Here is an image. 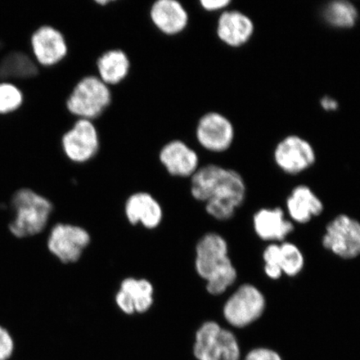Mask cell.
<instances>
[{
	"instance_id": "obj_20",
	"label": "cell",
	"mask_w": 360,
	"mask_h": 360,
	"mask_svg": "<svg viewBox=\"0 0 360 360\" xmlns=\"http://www.w3.org/2000/svg\"><path fill=\"white\" fill-rule=\"evenodd\" d=\"M98 77L108 86L123 82L130 71L129 58L122 49H110L98 57L96 63Z\"/></svg>"
},
{
	"instance_id": "obj_27",
	"label": "cell",
	"mask_w": 360,
	"mask_h": 360,
	"mask_svg": "<svg viewBox=\"0 0 360 360\" xmlns=\"http://www.w3.org/2000/svg\"><path fill=\"white\" fill-rule=\"evenodd\" d=\"M245 360H282L276 351L267 348H256L250 351Z\"/></svg>"
},
{
	"instance_id": "obj_10",
	"label": "cell",
	"mask_w": 360,
	"mask_h": 360,
	"mask_svg": "<svg viewBox=\"0 0 360 360\" xmlns=\"http://www.w3.org/2000/svg\"><path fill=\"white\" fill-rule=\"evenodd\" d=\"M235 127L218 112H209L198 121L195 136L200 146L211 153L227 151L235 141Z\"/></svg>"
},
{
	"instance_id": "obj_8",
	"label": "cell",
	"mask_w": 360,
	"mask_h": 360,
	"mask_svg": "<svg viewBox=\"0 0 360 360\" xmlns=\"http://www.w3.org/2000/svg\"><path fill=\"white\" fill-rule=\"evenodd\" d=\"M322 245L340 258L358 257L360 255V223L349 215H338L328 224Z\"/></svg>"
},
{
	"instance_id": "obj_21",
	"label": "cell",
	"mask_w": 360,
	"mask_h": 360,
	"mask_svg": "<svg viewBox=\"0 0 360 360\" xmlns=\"http://www.w3.org/2000/svg\"><path fill=\"white\" fill-rule=\"evenodd\" d=\"M38 73L32 58L20 51H4L0 42V79H30Z\"/></svg>"
},
{
	"instance_id": "obj_25",
	"label": "cell",
	"mask_w": 360,
	"mask_h": 360,
	"mask_svg": "<svg viewBox=\"0 0 360 360\" xmlns=\"http://www.w3.org/2000/svg\"><path fill=\"white\" fill-rule=\"evenodd\" d=\"M264 272L271 280H278L283 272L281 265L280 245L272 243L269 245L263 253Z\"/></svg>"
},
{
	"instance_id": "obj_5",
	"label": "cell",
	"mask_w": 360,
	"mask_h": 360,
	"mask_svg": "<svg viewBox=\"0 0 360 360\" xmlns=\"http://www.w3.org/2000/svg\"><path fill=\"white\" fill-rule=\"evenodd\" d=\"M193 355L197 360H240V348L233 332L206 321L196 331Z\"/></svg>"
},
{
	"instance_id": "obj_18",
	"label": "cell",
	"mask_w": 360,
	"mask_h": 360,
	"mask_svg": "<svg viewBox=\"0 0 360 360\" xmlns=\"http://www.w3.org/2000/svg\"><path fill=\"white\" fill-rule=\"evenodd\" d=\"M256 235L264 241H283L294 231V224L281 208L261 209L254 215Z\"/></svg>"
},
{
	"instance_id": "obj_16",
	"label": "cell",
	"mask_w": 360,
	"mask_h": 360,
	"mask_svg": "<svg viewBox=\"0 0 360 360\" xmlns=\"http://www.w3.org/2000/svg\"><path fill=\"white\" fill-rule=\"evenodd\" d=\"M150 17L155 28L169 36L182 33L190 21L186 8L177 0H158L150 7Z\"/></svg>"
},
{
	"instance_id": "obj_15",
	"label": "cell",
	"mask_w": 360,
	"mask_h": 360,
	"mask_svg": "<svg viewBox=\"0 0 360 360\" xmlns=\"http://www.w3.org/2000/svg\"><path fill=\"white\" fill-rule=\"evenodd\" d=\"M254 33V22L245 13L224 11L219 17L216 34L220 41L229 47L243 46L250 41Z\"/></svg>"
},
{
	"instance_id": "obj_12",
	"label": "cell",
	"mask_w": 360,
	"mask_h": 360,
	"mask_svg": "<svg viewBox=\"0 0 360 360\" xmlns=\"http://www.w3.org/2000/svg\"><path fill=\"white\" fill-rule=\"evenodd\" d=\"M155 289L146 278H126L116 292L115 304L129 315L146 313L154 304Z\"/></svg>"
},
{
	"instance_id": "obj_4",
	"label": "cell",
	"mask_w": 360,
	"mask_h": 360,
	"mask_svg": "<svg viewBox=\"0 0 360 360\" xmlns=\"http://www.w3.org/2000/svg\"><path fill=\"white\" fill-rule=\"evenodd\" d=\"M111 101L110 86L97 75H88L75 84L67 98L66 107L78 119L93 121L108 109Z\"/></svg>"
},
{
	"instance_id": "obj_24",
	"label": "cell",
	"mask_w": 360,
	"mask_h": 360,
	"mask_svg": "<svg viewBox=\"0 0 360 360\" xmlns=\"http://www.w3.org/2000/svg\"><path fill=\"white\" fill-rule=\"evenodd\" d=\"M24 102V96L16 85L8 83H0V114H10L19 109Z\"/></svg>"
},
{
	"instance_id": "obj_9",
	"label": "cell",
	"mask_w": 360,
	"mask_h": 360,
	"mask_svg": "<svg viewBox=\"0 0 360 360\" xmlns=\"http://www.w3.org/2000/svg\"><path fill=\"white\" fill-rule=\"evenodd\" d=\"M62 150L75 164L87 163L94 159L101 148V139L93 121L78 119L63 135Z\"/></svg>"
},
{
	"instance_id": "obj_17",
	"label": "cell",
	"mask_w": 360,
	"mask_h": 360,
	"mask_svg": "<svg viewBox=\"0 0 360 360\" xmlns=\"http://www.w3.org/2000/svg\"><path fill=\"white\" fill-rule=\"evenodd\" d=\"M124 214L130 224H141L148 229L159 227L164 216L160 202L147 192H137L130 195L125 202Z\"/></svg>"
},
{
	"instance_id": "obj_11",
	"label": "cell",
	"mask_w": 360,
	"mask_h": 360,
	"mask_svg": "<svg viewBox=\"0 0 360 360\" xmlns=\"http://www.w3.org/2000/svg\"><path fill=\"white\" fill-rule=\"evenodd\" d=\"M274 162L283 172L299 174L315 163L316 154L309 141L298 135H289L278 143L274 151Z\"/></svg>"
},
{
	"instance_id": "obj_3",
	"label": "cell",
	"mask_w": 360,
	"mask_h": 360,
	"mask_svg": "<svg viewBox=\"0 0 360 360\" xmlns=\"http://www.w3.org/2000/svg\"><path fill=\"white\" fill-rule=\"evenodd\" d=\"M12 219L8 231L18 240L40 235L47 228L53 212V202L30 188H20L11 199Z\"/></svg>"
},
{
	"instance_id": "obj_2",
	"label": "cell",
	"mask_w": 360,
	"mask_h": 360,
	"mask_svg": "<svg viewBox=\"0 0 360 360\" xmlns=\"http://www.w3.org/2000/svg\"><path fill=\"white\" fill-rule=\"evenodd\" d=\"M196 273L212 295L224 294L237 280V270L229 256L227 241L217 233L201 237L195 247Z\"/></svg>"
},
{
	"instance_id": "obj_1",
	"label": "cell",
	"mask_w": 360,
	"mask_h": 360,
	"mask_svg": "<svg viewBox=\"0 0 360 360\" xmlns=\"http://www.w3.org/2000/svg\"><path fill=\"white\" fill-rule=\"evenodd\" d=\"M193 199L204 202L207 214L225 221L245 200L246 186L237 171L217 165L202 166L191 178Z\"/></svg>"
},
{
	"instance_id": "obj_26",
	"label": "cell",
	"mask_w": 360,
	"mask_h": 360,
	"mask_svg": "<svg viewBox=\"0 0 360 360\" xmlns=\"http://www.w3.org/2000/svg\"><path fill=\"white\" fill-rule=\"evenodd\" d=\"M15 351V341L11 332L0 325V360H11Z\"/></svg>"
},
{
	"instance_id": "obj_14",
	"label": "cell",
	"mask_w": 360,
	"mask_h": 360,
	"mask_svg": "<svg viewBox=\"0 0 360 360\" xmlns=\"http://www.w3.org/2000/svg\"><path fill=\"white\" fill-rule=\"evenodd\" d=\"M159 157L161 165L171 176L191 178L200 168L197 152L179 139L166 143L161 148Z\"/></svg>"
},
{
	"instance_id": "obj_6",
	"label": "cell",
	"mask_w": 360,
	"mask_h": 360,
	"mask_svg": "<svg viewBox=\"0 0 360 360\" xmlns=\"http://www.w3.org/2000/svg\"><path fill=\"white\" fill-rule=\"evenodd\" d=\"M266 300L257 287L244 283L229 296L224 304L225 321L233 327L245 328L262 316Z\"/></svg>"
},
{
	"instance_id": "obj_7",
	"label": "cell",
	"mask_w": 360,
	"mask_h": 360,
	"mask_svg": "<svg viewBox=\"0 0 360 360\" xmlns=\"http://www.w3.org/2000/svg\"><path fill=\"white\" fill-rule=\"evenodd\" d=\"M91 242V236L79 225L58 223L47 238V249L53 257L64 264L78 262Z\"/></svg>"
},
{
	"instance_id": "obj_22",
	"label": "cell",
	"mask_w": 360,
	"mask_h": 360,
	"mask_svg": "<svg viewBox=\"0 0 360 360\" xmlns=\"http://www.w3.org/2000/svg\"><path fill=\"white\" fill-rule=\"evenodd\" d=\"M323 16L328 25L340 29L352 28L358 20V11L352 3L337 0L323 8Z\"/></svg>"
},
{
	"instance_id": "obj_23",
	"label": "cell",
	"mask_w": 360,
	"mask_h": 360,
	"mask_svg": "<svg viewBox=\"0 0 360 360\" xmlns=\"http://www.w3.org/2000/svg\"><path fill=\"white\" fill-rule=\"evenodd\" d=\"M281 265L283 274L295 277L302 271L304 266V258L298 247L290 242H283L280 245Z\"/></svg>"
},
{
	"instance_id": "obj_29",
	"label": "cell",
	"mask_w": 360,
	"mask_h": 360,
	"mask_svg": "<svg viewBox=\"0 0 360 360\" xmlns=\"http://www.w3.org/2000/svg\"><path fill=\"white\" fill-rule=\"evenodd\" d=\"M321 105L323 110L327 112L335 111L339 107V103L330 96H325L321 98Z\"/></svg>"
},
{
	"instance_id": "obj_13",
	"label": "cell",
	"mask_w": 360,
	"mask_h": 360,
	"mask_svg": "<svg viewBox=\"0 0 360 360\" xmlns=\"http://www.w3.org/2000/svg\"><path fill=\"white\" fill-rule=\"evenodd\" d=\"M30 43L35 60L44 66L58 64L68 53L64 34L51 25L39 27L31 36Z\"/></svg>"
},
{
	"instance_id": "obj_19",
	"label": "cell",
	"mask_w": 360,
	"mask_h": 360,
	"mask_svg": "<svg viewBox=\"0 0 360 360\" xmlns=\"http://www.w3.org/2000/svg\"><path fill=\"white\" fill-rule=\"evenodd\" d=\"M288 212L295 222L307 224L313 217L321 215L323 205L321 199L307 186H296L288 197Z\"/></svg>"
},
{
	"instance_id": "obj_28",
	"label": "cell",
	"mask_w": 360,
	"mask_h": 360,
	"mask_svg": "<svg viewBox=\"0 0 360 360\" xmlns=\"http://www.w3.org/2000/svg\"><path fill=\"white\" fill-rule=\"evenodd\" d=\"M200 6L208 12L224 11L231 4V0H201Z\"/></svg>"
}]
</instances>
